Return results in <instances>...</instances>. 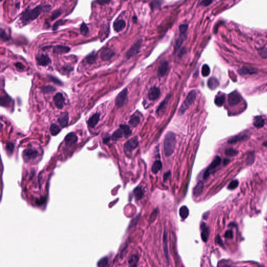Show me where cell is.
<instances>
[{
  "mask_svg": "<svg viewBox=\"0 0 267 267\" xmlns=\"http://www.w3.org/2000/svg\"><path fill=\"white\" fill-rule=\"evenodd\" d=\"M176 144V137L174 133L168 132L165 136L164 151L167 157L170 156L174 151Z\"/></svg>",
  "mask_w": 267,
  "mask_h": 267,
  "instance_id": "obj_1",
  "label": "cell"
},
{
  "mask_svg": "<svg viewBox=\"0 0 267 267\" xmlns=\"http://www.w3.org/2000/svg\"><path fill=\"white\" fill-rule=\"evenodd\" d=\"M42 10L43 8L40 5L36 6L33 10L27 9L22 14L21 20L24 24H26L30 21L35 20V19L38 17V16L40 15Z\"/></svg>",
  "mask_w": 267,
  "mask_h": 267,
  "instance_id": "obj_2",
  "label": "cell"
},
{
  "mask_svg": "<svg viewBox=\"0 0 267 267\" xmlns=\"http://www.w3.org/2000/svg\"><path fill=\"white\" fill-rule=\"evenodd\" d=\"M196 97V92L195 90H192L187 95L185 101L183 102L180 107L178 114L182 115L189 108L190 106L194 102Z\"/></svg>",
  "mask_w": 267,
  "mask_h": 267,
  "instance_id": "obj_3",
  "label": "cell"
},
{
  "mask_svg": "<svg viewBox=\"0 0 267 267\" xmlns=\"http://www.w3.org/2000/svg\"><path fill=\"white\" fill-rule=\"evenodd\" d=\"M138 145V140L137 137H135L129 140L125 143L124 147V150L127 155H131L132 151L135 149Z\"/></svg>",
  "mask_w": 267,
  "mask_h": 267,
  "instance_id": "obj_4",
  "label": "cell"
},
{
  "mask_svg": "<svg viewBox=\"0 0 267 267\" xmlns=\"http://www.w3.org/2000/svg\"><path fill=\"white\" fill-rule=\"evenodd\" d=\"M221 162V159L219 156H216L215 159L212 161V162L209 165L207 169L205 171L204 174V178L206 179L209 177L210 174L212 172V171L215 170L216 167H218Z\"/></svg>",
  "mask_w": 267,
  "mask_h": 267,
  "instance_id": "obj_5",
  "label": "cell"
},
{
  "mask_svg": "<svg viewBox=\"0 0 267 267\" xmlns=\"http://www.w3.org/2000/svg\"><path fill=\"white\" fill-rule=\"evenodd\" d=\"M242 97L240 93L235 91L228 95V102L231 106L237 105L241 101Z\"/></svg>",
  "mask_w": 267,
  "mask_h": 267,
  "instance_id": "obj_6",
  "label": "cell"
},
{
  "mask_svg": "<svg viewBox=\"0 0 267 267\" xmlns=\"http://www.w3.org/2000/svg\"><path fill=\"white\" fill-rule=\"evenodd\" d=\"M128 90L125 88L119 93L115 99V105L117 107H121L124 104L125 100L128 96Z\"/></svg>",
  "mask_w": 267,
  "mask_h": 267,
  "instance_id": "obj_7",
  "label": "cell"
},
{
  "mask_svg": "<svg viewBox=\"0 0 267 267\" xmlns=\"http://www.w3.org/2000/svg\"><path fill=\"white\" fill-rule=\"evenodd\" d=\"M142 40H139L135 43L134 45H132L126 53V57L129 59L134 55H136L139 52L140 47L142 46Z\"/></svg>",
  "mask_w": 267,
  "mask_h": 267,
  "instance_id": "obj_8",
  "label": "cell"
},
{
  "mask_svg": "<svg viewBox=\"0 0 267 267\" xmlns=\"http://www.w3.org/2000/svg\"><path fill=\"white\" fill-rule=\"evenodd\" d=\"M53 101L55 106L58 107V109H62L65 103V99L63 97L62 93H57L53 98Z\"/></svg>",
  "mask_w": 267,
  "mask_h": 267,
  "instance_id": "obj_9",
  "label": "cell"
},
{
  "mask_svg": "<svg viewBox=\"0 0 267 267\" xmlns=\"http://www.w3.org/2000/svg\"><path fill=\"white\" fill-rule=\"evenodd\" d=\"M115 53L112 49L109 47L104 48L101 52V58L103 61H107L112 58Z\"/></svg>",
  "mask_w": 267,
  "mask_h": 267,
  "instance_id": "obj_10",
  "label": "cell"
},
{
  "mask_svg": "<svg viewBox=\"0 0 267 267\" xmlns=\"http://www.w3.org/2000/svg\"><path fill=\"white\" fill-rule=\"evenodd\" d=\"M38 155V152L36 150H33L31 149H27L24 151L23 153V156L24 160L26 161L31 160L37 157Z\"/></svg>",
  "mask_w": 267,
  "mask_h": 267,
  "instance_id": "obj_11",
  "label": "cell"
},
{
  "mask_svg": "<svg viewBox=\"0 0 267 267\" xmlns=\"http://www.w3.org/2000/svg\"><path fill=\"white\" fill-rule=\"evenodd\" d=\"M201 233V238L204 242H207L208 237L209 236L210 230L209 227L206 225V224L204 222H202L200 226Z\"/></svg>",
  "mask_w": 267,
  "mask_h": 267,
  "instance_id": "obj_12",
  "label": "cell"
},
{
  "mask_svg": "<svg viewBox=\"0 0 267 267\" xmlns=\"http://www.w3.org/2000/svg\"><path fill=\"white\" fill-rule=\"evenodd\" d=\"M77 137L75 133L70 132L65 137V144L68 146H71L77 142Z\"/></svg>",
  "mask_w": 267,
  "mask_h": 267,
  "instance_id": "obj_13",
  "label": "cell"
},
{
  "mask_svg": "<svg viewBox=\"0 0 267 267\" xmlns=\"http://www.w3.org/2000/svg\"><path fill=\"white\" fill-rule=\"evenodd\" d=\"M169 70V63L167 61H164L161 62L159 66L158 70V74L160 77L165 76Z\"/></svg>",
  "mask_w": 267,
  "mask_h": 267,
  "instance_id": "obj_14",
  "label": "cell"
},
{
  "mask_svg": "<svg viewBox=\"0 0 267 267\" xmlns=\"http://www.w3.org/2000/svg\"><path fill=\"white\" fill-rule=\"evenodd\" d=\"M160 95V91L159 89L157 87H153L150 88L148 91V97L151 100H155L157 99L159 97Z\"/></svg>",
  "mask_w": 267,
  "mask_h": 267,
  "instance_id": "obj_15",
  "label": "cell"
},
{
  "mask_svg": "<svg viewBox=\"0 0 267 267\" xmlns=\"http://www.w3.org/2000/svg\"><path fill=\"white\" fill-rule=\"evenodd\" d=\"M37 60L38 64L39 65L43 66L48 65L51 62L50 58H49L47 55H45V54H41V55L38 56Z\"/></svg>",
  "mask_w": 267,
  "mask_h": 267,
  "instance_id": "obj_16",
  "label": "cell"
},
{
  "mask_svg": "<svg viewBox=\"0 0 267 267\" xmlns=\"http://www.w3.org/2000/svg\"><path fill=\"white\" fill-rule=\"evenodd\" d=\"M126 27V22L124 20H116L113 24V28L116 32H120L122 31Z\"/></svg>",
  "mask_w": 267,
  "mask_h": 267,
  "instance_id": "obj_17",
  "label": "cell"
},
{
  "mask_svg": "<svg viewBox=\"0 0 267 267\" xmlns=\"http://www.w3.org/2000/svg\"><path fill=\"white\" fill-rule=\"evenodd\" d=\"M69 117L68 113H63L58 119V122L63 128H65L68 125Z\"/></svg>",
  "mask_w": 267,
  "mask_h": 267,
  "instance_id": "obj_18",
  "label": "cell"
},
{
  "mask_svg": "<svg viewBox=\"0 0 267 267\" xmlns=\"http://www.w3.org/2000/svg\"><path fill=\"white\" fill-rule=\"evenodd\" d=\"M100 115L99 113H96L90 117L88 121V125L90 128H93L97 124L99 121Z\"/></svg>",
  "mask_w": 267,
  "mask_h": 267,
  "instance_id": "obj_19",
  "label": "cell"
},
{
  "mask_svg": "<svg viewBox=\"0 0 267 267\" xmlns=\"http://www.w3.org/2000/svg\"><path fill=\"white\" fill-rule=\"evenodd\" d=\"M237 71L239 73L240 75H252L257 72V71L254 68L247 67H243L240 68Z\"/></svg>",
  "mask_w": 267,
  "mask_h": 267,
  "instance_id": "obj_20",
  "label": "cell"
},
{
  "mask_svg": "<svg viewBox=\"0 0 267 267\" xmlns=\"http://www.w3.org/2000/svg\"><path fill=\"white\" fill-rule=\"evenodd\" d=\"M219 86V82L216 78H210L208 81V86L211 90H215Z\"/></svg>",
  "mask_w": 267,
  "mask_h": 267,
  "instance_id": "obj_21",
  "label": "cell"
},
{
  "mask_svg": "<svg viewBox=\"0 0 267 267\" xmlns=\"http://www.w3.org/2000/svg\"><path fill=\"white\" fill-rule=\"evenodd\" d=\"M163 245L165 252V256L167 258V261H169V253H168V246H167V234L166 230H165L163 237Z\"/></svg>",
  "mask_w": 267,
  "mask_h": 267,
  "instance_id": "obj_22",
  "label": "cell"
},
{
  "mask_svg": "<svg viewBox=\"0 0 267 267\" xmlns=\"http://www.w3.org/2000/svg\"><path fill=\"white\" fill-rule=\"evenodd\" d=\"M70 51V48L68 47L63 45H56L54 47L53 51L55 53L58 54H63L68 52Z\"/></svg>",
  "mask_w": 267,
  "mask_h": 267,
  "instance_id": "obj_23",
  "label": "cell"
},
{
  "mask_svg": "<svg viewBox=\"0 0 267 267\" xmlns=\"http://www.w3.org/2000/svg\"><path fill=\"white\" fill-rule=\"evenodd\" d=\"M265 120L261 116H257L254 118V125L256 128H261L265 125Z\"/></svg>",
  "mask_w": 267,
  "mask_h": 267,
  "instance_id": "obj_24",
  "label": "cell"
},
{
  "mask_svg": "<svg viewBox=\"0 0 267 267\" xmlns=\"http://www.w3.org/2000/svg\"><path fill=\"white\" fill-rule=\"evenodd\" d=\"M203 188H204V184L201 182H199L194 188L193 194L195 195V196H199L202 192Z\"/></svg>",
  "mask_w": 267,
  "mask_h": 267,
  "instance_id": "obj_25",
  "label": "cell"
},
{
  "mask_svg": "<svg viewBox=\"0 0 267 267\" xmlns=\"http://www.w3.org/2000/svg\"><path fill=\"white\" fill-rule=\"evenodd\" d=\"M162 165L161 162L160 161V160H157L153 163V164L152 165L151 171L154 174H157L162 169Z\"/></svg>",
  "mask_w": 267,
  "mask_h": 267,
  "instance_id": "obj_26",
  "label": "cell"
},
{
  "mask_svg": "<svg viewBox=\"0 0 267 267\" xmlns=\"http://www.w3.org/2000/svg\"><path fill=\"white\" fill-rule=\"evenodd\" d=\"M179 213H180V217H181L183 220H184L187 218V217L189 215V210L186 206H183L180 208Z\"/></svg>",
  "mask_w": 267,
  "mask_h": 267,
  "instance_id": "obj_27",
  "label": "cell"
},
{
  "mask_svg": "<svg viewBox=\"0 0 267 267\" xmlns=\"http://www.w3.org/2000/svg\"><path fill=\"white\" fill-rule=\"evenodd\" d=\"M246 138H247V135H236L229 139V140H228V142L230 144L235 143V142H240L243 140L246 139Z\"/></svg>",
  "mask_w": 267,
  "mask_h": 267,
  "instance_id": "obj_28",
  "label": "cell"
},
{
  "mask_svg": "<svg viewBox=\"0 0 267 267\" xmlns=\"http://www.w3.org/2000/svg\"><path fill=\"white\" fill-rule=\"evenodd\" d=\"M134 194L135 195V198L136 199H141L144 196V191L141 187H137L134 190Z\"/></svg>",
  "mask_w": 267,
  "mask_h": 267,
  "instance_id": "obj_29",
  "label": "cell"
},
{
  "mask_svg": "<svg viewBox=\"0 0 267 267\" xmlns=\"http://www.w3.org/2000/svg\"><path fill=\"white\" fill-rule=\"evenodd\" d=\"M120 128L122 130L124 136L126 137H128L131 135L132 130H130V127L128 126V125H120Z\"/></svg>",
  "mask_w": 267,
  "mask_h": 267,
  "instance_id": "obj_30",
  "label": "cell"
},
{
  "mask_svg": "<svg viewBox=\"0 0 267 267\" xmlns=\"http://www.w3.org/2000/svg\"><path fill=\"white\" fill-rule=\"evenodd\" d=\"M139 260V257L137 255H133L130 257V259L128 261L130 266L135 267L137 266L138 261Z\"/></svg>",
  "mask_w": 267,
  "mask_h": 267,
  "instance_id": "obj_31",
  "label": "cell"
},
{
  "mask_svg": "<svg viewBox=\"0 0 267 267\" xmlns=\"http://www.w3.org/2000/svg\"><path fill=\"white\" fill-rule=\"evenodd\" d=\"M123 135H124V134L122 130L120 128L114 132L111 138L113 140H117V139L122 137Z\"/></svg>",
  "mask_w": 267,
  "mask_h": 267,
  "instance_id": "obj_32",
  "label": "cell"
},
{
  "mask_svg": "<svg viewBox=\"0 0 267 267\" xmlns=\"http://www.w3.org/2000/svg\"><path fill=\"white\" fill-rule=\"evenodd\" d=\"M225 100V98L224 96L221 95L220 96H218L215 99V104L218 107H222L224 103Z\"/></svg>",
  "mask_w": 267,
  "mask_h": 267,
  "instance_id": "obj_33",
  "label": "cell"
},
{
  "mask_svg": "<svg viewBox=\"0 0 267 267\" xmlns=\"http://www.w3.org/2000/svg\"><path fill=\"white\" fill-rule=\"evenodd\" d=\"M60 131H61V128L58 126V125H56L55 124H52L50 127V132L53 136H56L58 135V134L60 132Z\"/></svg>",
  "mask_w": 267,
  "mask_h": 267,
  "instance_id": "obj_34",
  "label": "cell"
},
{
  "mask_svg": "<svg viewBox=\"0 0 267 267\" xmlns=\"http://www.w3.org/2000/svg\"><path fill=\"white\" fill-rule=\"evenodd\" d=\"M140 122V118L137 116H133L130 121V124L132 127H136Z\"/></svg>",
  "mask_w": 267,
  "mask_h": 267,
  "instance_id": "obj_35",
  "label": "cell"
},
{
  "mask_svg": "<svg viewBox=\"0 0 267 267\" xmlns=\"http://www.w3.org/2000/svg\"><path fill=\"white\" fill-rule=\"evenodd\" d=\"M238 153V151L237 150L234 149L232 148L226 149L225 151V155H227V156H229V157L235 156L236 155H237Z\"/></svg>",
  "mask_w": 267,
  "mask_h": 267,
  "instance_id": "obj_36",
  "label": "cell"
},
{
  "mask_svg": "<svg viewBox=\"0 0 267 267\" xmlns=\"http://www.w3.org/2000/svg\"><path fill=\"white\" fill-rule=\"evenodd\" d=\"M169 99H170V96H167V97L165 99V100L163 101L160 104L159 107L158 108V113L163 111V110L165 109V107H166V105H167V102H168V101L169 100Z\"/></svg>",
  "mask_w": 267,
  "mask_h": 267,
  "instance_id": "obj_37",
  "label": "cell"
},
{
  "mask_svg": "<svg viewBox=\"0 0 267 267\" xmlns=\"http://www.w3.org/2000/svg\"><path fill=\"white\" fill-rule=\"evenodd\" d=\"M80 33L83 36H87L89 33V28L85 23H82L80 26Z\"/></svg>",
  "mask_w": 267,
  "mask_h": 267,
  "instance_id": "obj_38",
  "label": "cell"
},
{
  "mask_svg": "<svg viewBox=\"0 0 267 267\" xmlns=\"http://www.w3.org/2000/svg\"><path fill=\"white\" fill-rule=\"evenodd\" d=\"M210 73V69L209 66L207 64H205L203 65L201 70L202 75L204 77H207L209 76Z\"/></svg>",
  "mask_w": 267,
  "mask_h": 267,
  "instance_id": "obj_39",
  "label": "cell"
},
{
  "mask_svg": "<svg viewBox=\"0 0 267 267\" xmlns=\"http://www.w3.org/2000/svg\"><path fill=\"white\" fill-rule=\"evenodd\" d=\"M55 90V88L53 87L52 86L47 85L45 86H43L42 88V91L45 93H52Z\"/></svg>",
  "mask_w": 267,
  "mask_h": 267,
  "instance_id": "obj_40",
  "label": "cell"
},
{
  "mask_svg": "<svg viewBox=\"0 0 267 267\" xmlns=\"http://www.w3.org/2000/svg\"><path fill=\"white\" fill-rule=\"evenodd\" d=\"M10 101H11V99H10V98L9 97L4 96V97L1 98V105L6 107L10 103Z\"/></svg>",
  "mask_w": 267,
  "mask_h": 267,
  "instance_id": "obj_41",
  "label": "cell"
},
{
  "mask_svg": "<svg viewBox=\"0 0 267 267\" xmlns=\"http://www.w3.org/2000/svg\"><path fill=\"white\" fill-rule=\"evenodd\" d=\"M86 60L87 62L89 64H93L96 61V55L94 53H93L87 56V57L86 58Z\"/></svg>",
  "mask_w": 267,
  "mask_h": 267,
  "instance_id": "obj_42",
  "label": "cell"
},
{
  "mask_svg": "<svg viewBox=\"0 0 267 267\" xmlns=\"http://www.w3.org/2000/svg\"><path fill=\"white\" fill-rule=\"evenodd\" d=\"M62 11L60 10H57L54 11L51 15V20H54L58 18L62 14Z\"/></svg>",
  "mask_w": 267,
  "mask_h": 267,
  "instance_id": "obj_43",
  "label": "cell"
},
{
  "mask_svg": "<svg viewBox=\"0 0 267 267\" xmlns=\"http://www.w3.org/2000/svg\"><path fill=\"white\" fill-rule=\"evenodd\" d=\"M0 36L1 39L4 41H6L8 40H10V37L8 36L7 33H6L5 30H3V29H1V31H0Z\"/></svg>",
  "mask_w": 267,
  "mask_h": 267,
  "instance_id": "obj_44",
  "label": "cell"
},
{
  "mask_svg": "<svg viewBox=\"0 0 267 267\" xmlns=\"http://www.w3.org/2000/svg\"><path fill=\"white\" fill-rule=\"evenodd\" d=\"M238 185V181L237 180H234L230 183L227 186V189L229 190H234L237 188Z\"/></svg>",
  "mask_w": 267,
  "mask_h": 267,
  "instance_id": "obj_45",
  "label": "cell"
},
{
  "mask_svg": "<svg viewBox=\"0 0 267 267\" xmlns=\"http://www.w3.org/2000/svg\"><path fill=\"white\" fill-rule=\"evenodd\" d=\"M14 149V145L13 143H8L6 146V150L8 154H12Z\"/></svg>",
  "mask_w": 267,
  "mask_h": 267,
  "instance_id": "obj_46",
  "label": "cell"
},
{
  "mask_svg": "<svg viewBox=\"0 0 267 267\" xmlns=\"http://www.w3.org/2000/svg\"><path fill=\"white\" fill-rule=\"evenodd\" d=\"M183 43V39L182 38H179L177 39L175 44L174 49L175 51L178 50L181 47V46L182 45Z\"/></svg>",
  "mask_w": 267,
  "mask_h": 267,
  "instance_id": "obj_47",
  "label": "cell"
},
{
  "mask_svg": "<svg viewBox=\"0 0 267 267\" xmlns=\"http://www.w3.org/2000/svg\"><path fill=\"white\" fill-rule=\"evenodd\" d=\"M188 27V26L186 24L180 25V27H179L180 33L182 34H184L186 32Z\"/></svg>",
  "mask_w": 267,
  "mask_h": 267,
  "instance_id": "obj_48",
  "label": "cell"
},
{
  "mask_svg": "<svg viewBox=\"0 0 267 267\" xmlns=\"http://www.w3.org/2000/svg\"><path fill=\"white\" fill-rule=\"evenodd\" d=\"M65 20H59V21H58V22H56L54 24V25H53V30H56V29H57V28H58V27H59V26L64 25V24H65Z\"/></svg>",
  "mask_w": 267,
  "mask_h": 267,
  "instance_id": "obj_49",
  "label": "cell"
},
{
  "mask_svg": "<svg viewBox=\"0 0 267 267\" xmlns=\"http://www.w3.org/2000/svg\"><path fill=\"white\" fill-rule=\"evenodd\" d=\"M224 237L227 238H232L233 237V231L232 230H227L225 233Z\"/></svg>",
  "mask_w": 267,
  "mask_h": 267,
  "instance_id": "obj_50",
  "label": "cell"
},
{
  "mask_svg": "<svg viewBox=\"0 0 267 267\" xmlns=\"http://www.w3.org/2000/svg\"><path fill=\"white\" fill-rule=\"evenodd\" d=\"M212 1L213 0H202L200 3V5L204 6H207L209 5L212 2Z\"/></svg>",
  "mask_w": 267,
  "mask_h": 267,
  "instance_id": "obj_51",
  "label": "cell"
},
{
  "mask_svg": "<svg viewBox=\"0 0 267 267\" xmlns=\"http://www.w3.org/2000/svg\"><path fill=\"white\" fill-rule=\"evenodd\" d=\"M215 242L217 243L219 245L223 247V244L222 242V240L220 237L219 235H218L215 238Z\"/></svg>",
  "mask_w": 267,
  "mask_h": 267,
  "instance_id": "obj_52",
  "label": "cell"
},
{
  "mask_svg": "<svg viewBox=\"0 0 267 267\" xmlns=\"http://www.w3.org/2000/svg\"><path fill=\"white\" fill-rule=\"evenodd\" d=\"M111 1V0H97V2L100 5H105L109 3Z\"/></svg>",
  "mask_w": 267,
  "mask_h": 267,
  "instance_id": "obj_53",
  "label": "cell"
},
{
  "mask_svg": "<svg viewBox=\"0 0 267 267\" xmlns=\"http://www.w3.org/2000/svg\"><path fill=\"white\" fill-rule=\"evenodd\" d=\"M50 78H51V80L53 81V82H55V84H59V85H62V83L61 82V81L59 80L56 78L54 77H51Z\"/></svg>",
  "mask_w": 267,
  "mask_h": 267,
  "instance_id": "obj_54",
  "label": "cell"
},
{
  "mask_svg": "<svg viewBox=\"0 0 267 267\" xmlns=\"http://www.w3.org/2000/svg\"><path fill=\"white\" fill-rule=\"evenodd\" d=\"M170 175H171V172L170 171H168L167 172L165 173V174H164V176H163V180H164V181H166L167 180H168L170 177Z\"/></svg>",
  "mask_w": 267,
  "mask_h": 267,
  "instance_id": "obj_55",
  "label": "cell"
},
{
  "mask_svg": "<svg viewBox=\"0 0 267 267\" xmlns=\"http://www.w3.org/2000/svg\"><path fill=\"white\" fill-rule=\"evenodd\" d=\"M15 66L18 69H20V70H23L24 68V66L22 63L20 62L16 63L15 64Z\"/></svg>",
  "mask_w": 267,
  "mask_h": 267,
  "instance_id": "obj_56",
  "label": "cell"
},
{
  "mask_svg": "<svg viewBox=\"0 0 267 267\" xmlns=\"http://www.w3.org/2000/svg\"><path fill=\"white\" fill-rule=\"evenodd\" d=\"M110 137H105L103 138V142L104 143H107L110 141Z\"/></svg>",
  "mask_w": 267,
  "mask_h": 267,
  "instance_id": "obj_57",
  "label": "cell"
},
{
  "mask_svg": "<svg viewBox=\"0 0 267 267\" xmlns=\"http://www.w3.org/2000/svg\"><path fill=\"white\" fill-rule=\"evenodd\" d=\"M229 162V160H224V165L225 164V163H226V164H227V163H228Z\"/></svg>",
  "mask_w": 267,
  "mask_h": 267,
  "instance_id": "obj_58",
  "label": "cell"
},
{
  "mask_svg": "<svg viewBox=\"0 0 267 267\" xmlns=\"http://www.w3.org/2000/svg\"><path fill=\"white\" fill-rule=\"evenodd\" d=\"M264 145H266V146L267 147V142L266 143V144H264Z\"/></svg>",
  "mask_w": 267,
  "mask_h": 267,
  "instance_id": "obj_59",
  "label": "cell"
}]
</instances>
